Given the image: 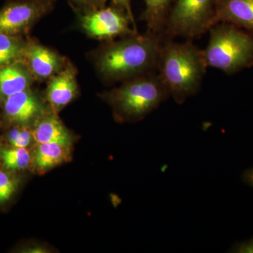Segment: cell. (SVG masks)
Returning a JSON list of instances; mask_svg holds the SVG:
<instances>
[{
    "instance_id": "4fadbf2b",
    "label": "cell",
    "mask_w": 253,
    "mask_h": 253,
    "mask_svg": "<svg viewBox=\"0 0 253 253\" xmlns=\"http://www.w3.org/2000/svg\"><path fill=\"white\" fill-rule=\"evenodd\" d=\"M31 71L38 77L46 78L59 69V56L52 51L41 45L33 44L25 49Z\"/></svg>"
},
{
    "instance_id": "ac0fdd59",
    "label": "cell",
    "mask_w": 253,
    "mask_h": 253,
    "mask_svg": "<svg viewBox=\"0 0 253 253\" xmlns=\"http://www.w3.org/2000/svg\"><path fill=\"white\" fill-rule=\"evenodd\" d=\"M20 179L12 171L0 168V205L9 201L17 191Z\"/></svg>"
},
{
    "instance_id": "ffe728a7",
    "label": "cell",
    "mask_w": 253,
    "mask_h": 253,
    "mask_svg": "<svg viewBox=\"0 0 253 253\" xmlns=\"http://www.w3.org/2000/svg\"><path fill=\"white\" fill-rule=\"evenodd\" d=\"M230 253H253V238L247 241L238 242L232 246Z\"/></svg>"
},
{
    "instance_id": "6da1fadb",
    "label": "cell",
    "mask_w": 253,
    "mask_h": 253,
    "mask_svg": "<svg viewBox=\"0 0 253 253\" xmlns=\"http://www.w3.org/2000/svg\"><path fill=\"white\" fill-rule=\"evenodd\" d=\"M207 68L204 50L191 42H176L165 37L157 71L176 103L184 104L199 92Z\"/></svg>"
},
{
    "instance_id": "e0dca14e",
    "label": "cell",
    "mask_w": 253,
    "mask_h": 253,
    "mask_svg": "<svg viewBox=\"0 0 253 253\" xmlns=\"http://www.w3.org/2000/svg\"><path fill=\"white\" fill-rule=\"evenodd\" d=\"M26 46L16 36L0 33V68L16 62L24 56Z\"/></svg>"
},
{
    "instance_id": "3957f363",
    "label": "cell",
    "mask_w": 253,
    "mask_h": 253,
    "mask_svg": "<svg viewBox=\"0 0 253 253\" xmlns=\"http://www.w3.org/2000/svg\"><path fill=\"white\" fill-rule=\"evenodd\" d=\"M204 50L208 68L232 76L253 66V35L227 23H218L209 31Z\"/></svg>"
},
{
    "instance_id": "5b68a950",
    "label": "cell",
    "mask_w": 253,
    "mask_h": 253,
    "mask_svg": "<svg viewBox=\"0 0 253 253\" xmlns=\"http://www.w3.org/2000/svg\"><path fill=\"white\" fill-rule=\"evenodd\" d=\"M219 0H175L168 15L165 37L194 39L203 36L216 24Z\"/></svg>"
},
{
    "instance_id": "30bf717a",
    "label": "cell",
    "mask_w": 253,
    "mask_h": 253,
    "mask_svg": "<svg viewBox=\"0 0 253 253\" xmlns=\"http://www.w3.org/2000/svg\"><path fill=\"white\" fill-rule=\"evenodd\" d=\"M76 93L77 83L75 73L71 68H66L50 81L46 97L53 107L59 109L69 104Z\"/></svg>"
},
{
    "instance_id": "8992f818",
    "label": "cell",
    "mask_w": 253,
    "mask_h": 253,
    "mask_svg": "<svg viewBox=\"0 0 253 253\" xmlns=\"http://www.w3.org/2000/svg\"><path fill=\"white\" fill-rule=\"evenodd\" d=\"M132 18L121 6L106 7L89 11L82 18L88 34L99 39H113L131 34L129 21Z\"/></svg>"
},
{
    "instance_id": "7c38bea8",
    "label": "cell",
    "mask_w": 253,
    "mask_h": 253,
    "mask_svg": "<svg viewBox=\"0 0 253 253\" xmlns=\"http://www.w3.org/2000/svg\"><path fill=\"white\" fill-rule=\"evenodd\" d=\"M33 136L38 144L57 143L69 147L72 144L71 133L54 116L42 118L37 123L33 131Z\"/></svg>"
},
{
    "instance_id": "9c48e42d",
    "label": "cell",
    "mask_w": 253,
    "mask_h": 253,
    "mask_svg": "<svg viewBox=\"0 0 253 253\" xmlns=\"http://www.w3.org/2000/svg\"><path fill=\"white\" fill-rule=\"evenodd\" d=\"M215 23H227L253 35V0H219Z\"/></svg>"
},
{
    "instance_id": "603a6c76",
    "label": "cell",
    "mask_w": 253,
    "mask_h": 253,
    "mask_svg": "<svg viewBox=\"0 0 253 253\" xmlns=\"http://www.w3.org/2000/svg\"><path fill=\"white\" fill-rule=\"evenodd\" d=\"M76 2L79 3V4H89L94 2L95 0H73ZM97 1V0H96Z\"/></svg>"
},
{
    "instance_id": "5bb4252c",
    "label": "cell",
    "mask_w": 253,
    "mask_h": 253,
    "mask_svg": "<svg viewBox=\"0 0 253 253\" xmlns=\"http://www.w3.org/2000/svg\"><path fill=\"white\" fill-rule=\"evenodd\" d=\"M69 149V146L57 143L38 144L31 163L39 172H46L67 161L70 156Z\"/></svg>"
},
{
    "instance_id": "8fae6325",
    "label": "cell",
    "mask_w": 253,
    "mask_h": 253,
    "mask_svg": "<svg viewBox=\"0 0 253 253\" xmlns=\"http://www.w3.org/2000/svg\"><path fill=\"white\" fill-rule=\"evenodd\" d=\"M31 79L26 68L15 62L0 68V100L21 92L29 87Z\"/></svg>"
},
{
    "instance_id": "d6986e66",
    "label": "cell",
    "mask_w": 253,
    "mask_h": 253,
    "mask_svg": "<svg viewBox=\"0 0 253 253\" xmlns=\"http://www.w3.org/2000/svg\"><path fill=\"white\" fill-rule=\"evenodd\" d=\"M7 140L14 147L27 148L33 139V132L25 126H18L9 131Z\"/></svg>"
},
{
    "instance_id": "9a60e30c",
    "label": "cell",
    "mask_w": 253,
    "mask_h": 253,
    "mask_svg": "<svg viewBox=\"0 0 253 253\" xmlns=\"http://www.w3.org/2000/svg\"><path fill=\"white\" fill-rule=\"evenodd\" d=\"M175 0H144L143 18L149 33L163 35L166 21ZM164 36V35H163Z\"/></svg>"
},
{
    "instance_id": "2e32d148",
    "label": "cell",
    "mask_w": 253,
    "mask_h": 253,
    "mask_svg": "<svg viewBox=\"0 0 253 253\" xmlns=\"http://www.w3.org/2000/svg\"><path fill=\"white\" fill-rule=\"evenodd\" d=\"M0 161L6 169L15 172L27 169L32 163V157L27 148L4 146L0 148Z\"/></svg>"
},
{
    "instance_id": "ba28073f",
    "label": "cell",
    "mask_w": 253,
    "mask_h": 253,
    "mask_svg": "<svg viewBox=\"0 0 253 253\" xmlns=\"http://www.w3.org/2000/svg\"><path fill=\"white\" fill-rule=\"evenodd\" d=\"M3 109L9 122L24 126L41 113L42 105L36 95L28 89L5 99Z\"/></svg>"
},
{
    "instance_id": "52a82bcc",
    "label": "cell",
    "mask_w": 253,
    "mask_h": 253,
    "mask_svg": "<svg viewBox=\"0 0 253 253\" xmlns=\"http://www.w3.org/2000/svg\"><path fill=\"white\" fill-rule=\"evenodd\" d=\"M50 6V0H16L0 9V33L16 36L27 30Z\"/></svg>"
},
{
    "instance_id": "7a4b0ae2",
    "label": "cell",
    "mask_w": 253,
    "mask_h": 253,
    "mask_svg": "<svg viewBox=\"0 0 253 253\" xmlns=\"http://www.w3.org/2000/svg\"><path fill=\"white\" fill-rule=\"evenodd\" d=\"M165 36L148 33L113 43L100 56L101 72L118 81L157 71L158 58Z\"/></svg>"
},
{
    "instance_id": "7402d4cb",
    "label": "cell",
    "mask_w": 253,
    "mask_h": 253,
    "mask_svg": "<svg viewBox=\"0 0 253 253\" xmlns=\"http://www.w3.org/2000/svg\"><path fill=\"white\" fill-rule=\"evenodd\" d=\"M242 180L246 185L253 188V167L249 168L243 172Z\"/></svg>"
},
{
    "instance_id": "44dd1931",
    "label": "cell",
    "mask_w": 253,
    "mask_h": 253,
    "mask_svg": "<svg viewBox=\"0 0 253 253\" xmlns=\"http://www.w3.org/2000/svg\"><path fill=\"white\" fill-rule=\"evenodd\" d=\"M99 1L101 2H105L107 0H99ZM112 1L115 4L118 5V6H121L123 9L126 10L128 14L132 18L131 11V0H112Z\"/></svg>"
},
{
    "instance_id": "277c9868",
    "label": "cell",
    "mask_w": 253,
    "mask_h": 253,
    "mask_svg": "<svg viewBox=\"0 0 253 253\" xmlns=\"http://www.w3.org/2000/svg\"><path fill=\"white\" fill-rule=\"evenodd\" d=\"M169 97L158 71L134 78L108 94L116 116L122 121L142 119Z\"/></svg>"
}]
</instances>
